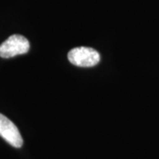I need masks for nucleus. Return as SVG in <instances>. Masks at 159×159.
<instances>
[{"label": "nucleus", "instance_id": "obj_2", "mask_svg": "<svg viewBox=\"0 0 159 159\" xmlns=\"http://www.w3.org/2000/svg\"><path fill=\"white\" fill-rule=\"evenodd\" d=\"M29 40L20 34H12L0 45V57L9 58L29 51Z\"/></svg>", "mask_w": 159, "mask_h": 159}, {"label": "nucleus", "instance_id": "obj_3", "mask_svg": "<svg viewBox=\"0 0 159 159\" xmlns=\"http://www.w3.org/2000/svg\"><path fill=\"white\" fill-rule=\"evenodd\" d=\"M0 136L14 148H20L23 139L18 127L5 115L0 113Z\"/></svg>", "mask_w": 159, "mask_h": 159}, {"label": "nucleus", "instance_id": "obj_1", "mask_svg": "<svg viewBox=\"0 0 159 159\" xmlns=\"http://www.w3.org/2000/svg\"><path fill=\"white\" fill-rule=\"evenodd\" d=\"M68 60L77 66L91 67L99 63L100 54L92 48L78 47L69 51Z\"/></svg>", "mask_w": 159, "mask_h": 159}]
</instances>
